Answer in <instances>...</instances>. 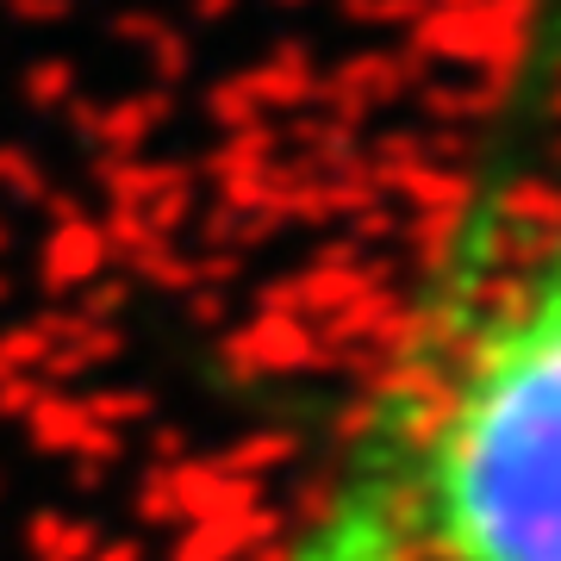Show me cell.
Masks as SVG:
<instances>
[{
    "mask_svg": "<svg viewBox=\"0 0 561 561\" xmlns=\"http://www.w3.org/2000/svg\"><path fill=\"white\" fill-rule=\"evenodd\" d=\"M405 561H561V231L486 312L419 331Z\"/></svg>",
    "mask_w": 561,
    "mask_h": 561,
    "instance_id": "1",
    "label": "cell"
},
{
    "mask_svg": "<svg viewBox=\"0 0 561 561\" xmlns=\"http://www.w3.org/2000/svg\"><path fill=\"white\" fill-rule=\"evenodd\" d=\"M419 381V337L393 362L387 387L375 393L350 456L324 481L294 537L275 549V561H405L400 537V443H405V405Z\"/></svg>",
    "mask_w": 561,
    "mask_h": 561,
    "instance_id": "2",
    "label": "cell"
}]
</instances>
